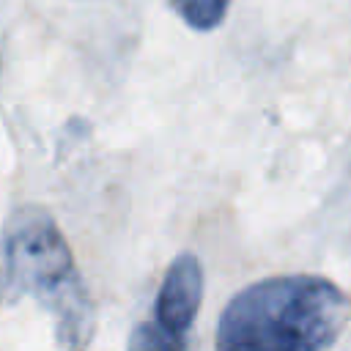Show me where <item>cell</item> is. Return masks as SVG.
Returning <instances> with one entry per match:
<instances>
[{"mask_svg": "<svg viewBox=\"0 0 351 351\" xmlns=\"http://www.w3.org/2000/svg\"><path fill=\"white\" fill-rule=\"evenodd\" d=\"M351 321L348 293L318 274H280L241 288L217 324L219 348L318 351Z\"/></svg>", "mask_w": 351, "mask_h": 351, "instance_id": "6da1fadb", "label": "cell"}, {"mask_svg": "<svg viewBox=\"0 0 351 351\" xmlns=\"http://www.w3.org/2000/svg\"><path fill=\"white\" fill-rule=\"evenodd\" d=\"M36 299L55 324L58 346L85 348L96 313L71 247L55 217L41 206H19L0 236V302Z\"/></svg>", "mask_w": 351, "mask_h": 351, "instance_id": "7a4b0ae2", "label": "cell"}, {"mask_svg": "<svg viewBox=\"0 0 351 351\" xmlns=\"http://www.w3.org/2000/svg\"><path fill=\"white\" fill-rule=\"evenodd\" d=\"M203 302V266L197 255L181 252L167 266L156 302L154 318L140 324L132 337L129 348H186L189 329L197 318Z\"/></svg>", "mask_w": 351, "mask_h": 351, "instance_id": "3957f363", "label": "cell"}, {"mask_svg": "<svg viewBox=\"0 0 351 351\" xmlns=\"http://www.w3.org/2000/svg\"><path fill=\"white\" fill-rule=\"evenodd\" d=\"M230 0H170V8L192 30H214L222 25Z\"/></svg>", "mask_w": 351, "mask_h": 351, "instance_id": "277c9868", "label": "cell"}]
</instances>
